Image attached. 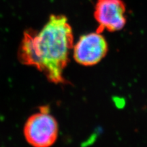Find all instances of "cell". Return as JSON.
<instances>
[{
    "label": "cell",
    "mask_w": 147,
    "mask_h": 147,
    "mask_svg": "<svg viewBox=\"0 0 147 147\" xmlns=\"http://www.w3.org/2000/svg\"><path fill=\"white\" fill-rule=\"evenodd\" d=\"M73 46L72 29L67 18L53 14L39 32L29 29L24 32L18 58L23 65L43 73L50 82L64 83L63 70Z\"/></svg>",
    "instance_id": "cell-1"
},
{
    "label": "cell",
    "mask_w": 147,
    "mask_h": 147,
    "mask_svg": "<svg viewBox=\"0 0 147 147\" xmlns=\"http://www.w3.org/2000/svg\"><path fill=\"white\" fill-rule=\"evenodd\" d=\"M58 124L49 113L48 106H42L39 113L31 116L24 127L27 141L36 147H48L53 145L58 137Z\"/></svg>",
    "instance_id": "cell-2"
},
{
    "label": "cell",
    "mask_w": 147,
    "mask_h": 147,
    "mask_svg": "<svg viewBox=\"0 0 147 147\" xmlns=\"http://www.w3.org/2000/svg\"><path fill=\"white\" fill-rule=\"evenodd\" d=\"M72 49L77 63L91 66L98 63L107 54L108 43L100 32H93L80 37Z\"/></svg>",
    "instance_id": "cell-3"
},
{
    "label": "cell",
    "mask_w": 147,
    "mask_h": 147,
    "mask_svg": "<svg viewBox=\"0 0 147 147\" xmlns=\"http://www.w3.org/2000/svg\"><path fill=\"white\" fill-rule=\"evenodd\" d=\"M125 5L122 0H97L94 16L100 29L110 32L121 30L126 24Z\"/></svg>",
    "instance_id": "cell-4"
}]
</instances>
